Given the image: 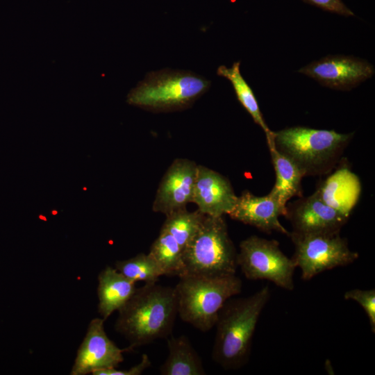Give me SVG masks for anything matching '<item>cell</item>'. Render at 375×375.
Returning a JSON list of instances; mask_svg holds the SVG:
<instances>
[{"label": "cell", "mask_w": 375, "mask_h": 375, "mask_svg": "<svg viewBox=\"0 0 375 375\" xmlns=\"http://www.w3.org/2000/svg\"><path fill=\"white\" fill-rule=\"evenodd\" d=\"M117 311L115 328L128 341L131 351L167 338L178 315L174 288L145 283Z\"/></svg>", "instance_id": "1"}, {"label": "cell", "mask_w": 375, "mask_h": 375, "mask_svg": "<svg viewBox=\"0 0 375 375\" xmlns=\"http://www.w3.org/2000/svg\"><path fill=\"white\" fill-rule=\"evenodd\" d=\"M269 297L265 285L248 297L229 299L220 310L212 357L224 369H237L248 362L256 325Z\"/></svg>", "instance_id": "2"}, {"label": "cell", "mask_w": 375, "mask_h": 375, "mask_svg": "<svg viewBox=\"0 0 375 375\" xmlns=\"http://www.w3.org/2000/svg\"><path fill=\"white\" fill-rule=\"evenodd\" d=\"M354 133L292 126L274 132L276 149L290 158L304 176L324 175L339 163Z\"/></svg>", "instance_id": "3"}, {"label": "cell", "mask_w": 375, "mask_h": 375, "mask_svg": "<svg viewBox=\"0 0 375 375\" xmlns=\"http://www.w3.org/2000/svg\"><path fill=\"white\" fill-rule=\"evenodd\" d=\"M210 85V81L191 71H152L130 90L126 103L152 112L183 110L204 94Z\"/></svg>", "instance_id": "4"}, {"label": "cell", "mask_w": 375, "mask_h": 375, "mask_svg": "<svg viewBox=\"0 0 375 375\" xmlns=\"http://www.w3.org/2000/svg\"><path fill=\"white\" fill-rule=\"evenodd\" d=\"M242 283L233 275L205 276L186 274L174 288L178 315L185 322L206 332L215 326L224 303L242 291Z\"/></svg>", "instance_id": "5"}, {"label": "cell", "mask_w": 375, "mask_h": 375, "mask_svg": "<svg viewBox=\"0 0 375 375\" xmlns=\"http://www.w3.org/2000/svg\"><path fill=\"white\" fill-rule=\"evenodd\" d=\"M237 254L223 217L204 215L197 232L183 251L186 274H235Z\"/></svg>", "instance_id": "6"}, {"label": "cell", "mask_w": 375, "mask_h": 375, "mask_svg": "<svg viewBox=\"0 0 375 375\" xmlns=\"http://www.w3.org/2000/svg\"><path fill=\"white\" fill-rule=\"evenodd\" d=\"M294 253L291 258L301 269L304 281L326 270L344 267L355 262L359 255L352 251L340 233L299 234L290 232Z\"/></svg>", "instance_id": "7"}, {"label": "cell", "mask_w": 375, "mask_h": 375, "mask_svg": "<svg viewBox=\"0 0 375 375\" xmlns=\"http://www.w3.org/2000/svg\"><path fill=\"white\" fill-rule=\"evenodd\" d=\"M238 267L249 280H267L287 290L294 288V273L297 268L274 240L251 235L240 244Z\"/></svg>", "instance_id": "8"}, {"label": "cell", "mask_w": 375, "mask_h": 375, "mask_svg": "<svg viewBox=\"0 0 375 375\" xmlns=\"http://www.w3.org/2000/svg\"><path fill=\"white\" fill-rule=\"evenodd\" d=\"M298 72L325 87L350 90L373 76L374 67L368 61L352 56L329 55L303 67Z\"/></svg>", "instance_id": "9"}, {"label": "cell", "mask_w": 375, "mask_h": 375, "mask_svg": "<svg viewBox=\"0 0 375 375\" xmlns=\"http://www.w3.org/2000/svg\"><path fill=\"white\" fill-rule=\"evenodd\" d=\"M103 319H93L81 344L71 375H86L109 368H116L124 360L126 349L119 348L107 335Z\"/></svg>", "instance_id": "10"}, {"label": "cell", "mask_w": 375, "mask_h": 375, "mask_svg": "<svg viewBox=\"0 0 375 375\" xmlns=\"http://www.w3.org/2000/svg\"><path fill=\"white\" fill-rule=\"evenodd\" d=\"M292 232L299 234L340 233L348 217L326 204L315 192L286 206Z\"/></svg>", "instance_id": "11"}, {"label": "cell", "mask_w": 375, "mask_h": 375, "mask_svg": "<svg viewBox=\"0 0 375 375\" xmlns=\"http://www.w3.org/2000/svg\"><path fill=\"white\" fill-rule=\"evenodd\" d=\"M197 168L198 165L189 159L174 160L160 181L153 210L167 215L192 203Z\"/></svg>", "instance_id": "12"}, {"label": "cell", "mask_w": 375, "mask_h": 375, "mask_svg": "<svg viewBox=\"0 0 375 375\" xmlns=\"http://www.w3.org/2000/svg\"><path fill=\"white\" fill-rule=\"evenodd\" d=\"M238 196L230 181L223 175L199 165L192 203L205 215L223 217L233 209Z\"/></svg>", "instance_id": "13"}, {"label": "cell", "mask_w": 375, "mask_h": 375, "mask_svg": "<svg viewBox=\"0 0 375 375\" xmlns=\"http://www.w3.org/2000/svg\"><path fill=\"white\" fill-rule=\"evenodd\" d=\"M285 214L286 210L270 194L258 197L246 190L238 197L228 215L233 219L266 233L276 231L289 236L290 232L279 221L280 216Z\"/></svg>", "instance_id": "14"}, {"label": "cell", "mask_w": 375, "mask_h": 375, "mask_svg": "<svg viewBox=\"0 0 375 375\" xmlns=\"http://www.w3.org/2000/svg\"><path fill=\"white\" fill-rule=\"evenodd\" d=\"M361 191L359 178L343 164L320 183L315 192L326 204L349 218Z\"/></svg>", "instance_id": "15"}, {"label": "cell", "mask_w": 375, "mask_h": 375, "mask_svg": "<svg viewBox=\"0 0 375 375\" xmlns=\"http://www.w3.org/2000/svg\"><path fill=\"white\" fill-rule=\"evenodd\" d=\"M135 283L115 267H106L98 276V312L105 321L134 294Z\"/></svg>", "instance_id": "16"}, {"label": "cell", "mask_w": 375, "mask_h": 375, "mask_svg": "<svg viewBox=\"0 0 375 375\" xmlns=\"http://www.w3.org/2000/svg\"><path fill=\"white\" fill-rule=\"evenodd\" d=\"M267 143L276 174L275 183L269 194L286 210L290 199L302 197L301 180L305 176L290 158L276 149L272 137L267 140Z\"/></svg>", "instance_id": "17"}, {"label": "cell", "mask_w": 375, "mask_h": 375, "mask_svg": "<svg viewBox=\"0 0 375 375\" xmlns=\"http://www.w3.org/2000/svg\"><path fill=\"white\" fill-rule=\"evenodd\" d=\"M168 356L160 367L162 375H204L202 360L183 335L167 338Z\"/></svg>", "instance_id": "18"}, {"label": "cell", "mask_w": 375, "mask_h": 375, "mask_svg": "<svg viewBox=\"0 0 375 375\" xmlns=\"http://www.w3.org/2000/svg\"><path fill=\"white\" fill-rule=\"evenodd\" d=\"M240 67V61L235 62L231 67L220 65L217 69V74L226 78L231 82L239 102L251 116L254 122L263 130L267 140L269 139L272 137L273 131L266 124L256 96L242 76Z\"/></svg>", "instance_id": "19"}, {"label": "cell", "mask_w": 375, "mask_h": 375, "mask_svg": "<svg viewBox=\"0 0 375 375\" xmlns=\"http://www.w3.org/2000/svg\"><path fill=\"white\" fill-rule=\"evenodd\" d=\"M149 253L156 260L164 276H177L180 278L186 275L183 249L163 228H161Z\"/></svg>", "instance_id": "20"}, {"label": "cell", "mask_w": 375, "mask_h": 375, "mask_svg": "<svg viewBox=\"0 0 375 375\" xmlns=\"http://www.w3.org/2000/svg\"><path fill=\"white\" fill-rule=\"evenodd\" d=\"M204 215L198 210L189 212L186 208L180 209L167 215L161 228L176 240L183 251L197 232Z\"/></svg>", "instance_id": "21"}, {"label": "cell", "mask_w": 375, "mask_h": 375, "mask_svg": "<svg viewBox=\"0 0 375 375\" xmlns=\"http://www.w3.org/2000/svg\"><path fill=\"white\" fill-rule=\"evenodd\" d=\"M115 268L124 276L136 283H156L163 272L149 253H140L127 260H118Z\"/></svg>", "instance_id": "22"}, {"label": "cell", "mask_w": 375, "mask_h": 375, "mask_svg": "<svg viewBox=\"0 0 375 375\" xmlns=\"http://www.w3.org/2000/svg\"><path fill=\"white\" fill-rule=\"evenodd\" d=\"M346 300L356 301L365 310L368 317L371 330L375 333V290L352 289L344 294Z\"/></svg>", "instance_id": "23"}, {"label": "cell", "mask_w": 375, "mask_h": 375, "mask_svg": "<svg viewBox=\"0 0 375 375\" xmlns=\"http://www.w3.org/2000/svg\"><path fill=\"white\" fill-rule=\"evenodd\" d=\"M151 365L149 357L147 354L142 355L141 360L137 365L131 367L128 369L119 370L116 368H109L98 370L94 372L93 375H140L142 374Z\"/></svg>", "instance_id": "24"}, {"label": "cell", "mask_w": 375, "mask_h": 375, "mask_svg": "<svg viewBox=\"0 0 375 375\" xmlns=\"http://www.w3.org/2000/svg\"><path fill=\"white\" fill-rule=\"evenodd\" d=\"M326 11L344 16H354V13L342 0H303Z\"/></svg>", "instance_id": "25"}]
</instances>
